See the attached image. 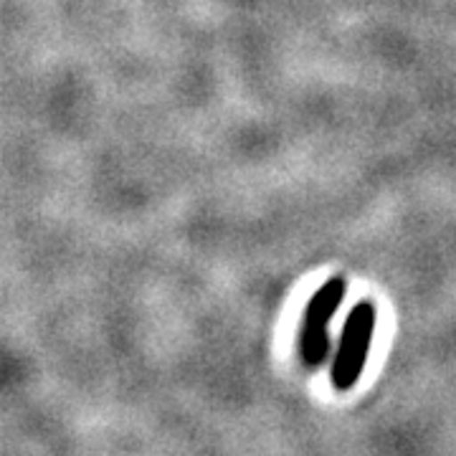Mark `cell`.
Instances as JSON below:
<instances>
[{"instance_id": "1", "label": "cell", "mask_w": 456, "mask_h": 456, "mask_svg": "<svg viewBox=\"0 0 456 456\" xmlns=\"http://www.w3.org/2000/svg\"><path fill=\"white\" fill-rule=\"evenodd\" d=\"M375 335V305L370 299H360L350 310L345 327H342L340 345L335 353V362L330 370V380L340 393L355 388L365 362L370 355V345Z\"/></svg>"}, {"instance_id": "2", "label": "cell", "mask_w": 456, "mask_h": 456, "mask_svg": "<svg viewBox=\"0 0 456 456\" xmlns=\"http://www.w3.org/2000/svg\"><path fill=\"white\" fill-rule=\"evenodd\" d=\"M345 294L347 281L342 277H332L307 302L299 327V358L307 368H320L325 362L330 353V322L340 310Z\"/></svg>"}]
</instances>
